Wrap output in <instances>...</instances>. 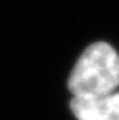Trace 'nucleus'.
<instances>
[{"mask_svg":"<svg viewBox=\"0 0 119 120\" xmlns=\"http://www.w3.org/2000/svg\"><path fill=\"white\" fill-rule=\"evenodd\" d=\"M119 86V55L104 41L86 48L72 69L68 87L73 97H101Z\"/></svg>","mask_w":119,"mask_h":120,"instance_id":"1","label":"nucleus"},{"mask_svg":"<svg viewBox=\"0 0 119 120\" xmlns=\"http://www.w3.org/2000/svg\"><path fill=\"white\" fill-rule=\"evenodd\" d=\"M71 109L78 120H119V93L101 97H73Z\"/></svg>","mask_w":119,"mask_h":120,"instance_id":"2","label":"nucleus"}]
</instances>
